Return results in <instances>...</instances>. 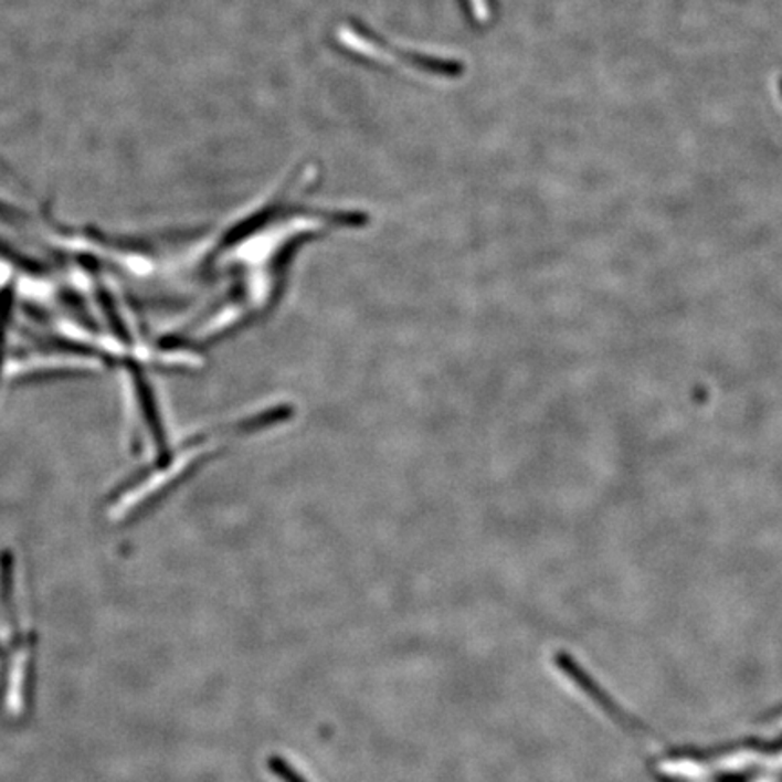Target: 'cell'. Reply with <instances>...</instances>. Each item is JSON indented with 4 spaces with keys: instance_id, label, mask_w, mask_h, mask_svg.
Listing matches in <instances>:
<instances>
[{
    "instance_id": "cell-2",
    "label": "cell",
    "mask_w": 782,
    "mask_h": 782,
    "mask_svg": "<svg viewBox=\"0 0 782 782\" xmlns=\"http://www.w3.org/2000/svg\"><path fill=\"white\" fill-rule=\"evenodd\" d=\"M466 6L478 22L486 21L489 17V0H466Z\"/></svg>"
},
{
    "instance_id": "cell-1",
    "label": "cell",
    "mask_w": 782,
    "mask_h": 782,
    "mask_svg": "<svg viewBox=\"0 0 782 782\" xmlns=\"http://www.w3.org/2000/svg\"><path fill=\"white\" fill-rule=\"evenodd\" d=\"M266 767L271 770L272 775L282 779V782H308L302 773L297 772L296 768L292 767L290 762L279 755H271L266 759Z\"/></svg>"
}]
</instances>
